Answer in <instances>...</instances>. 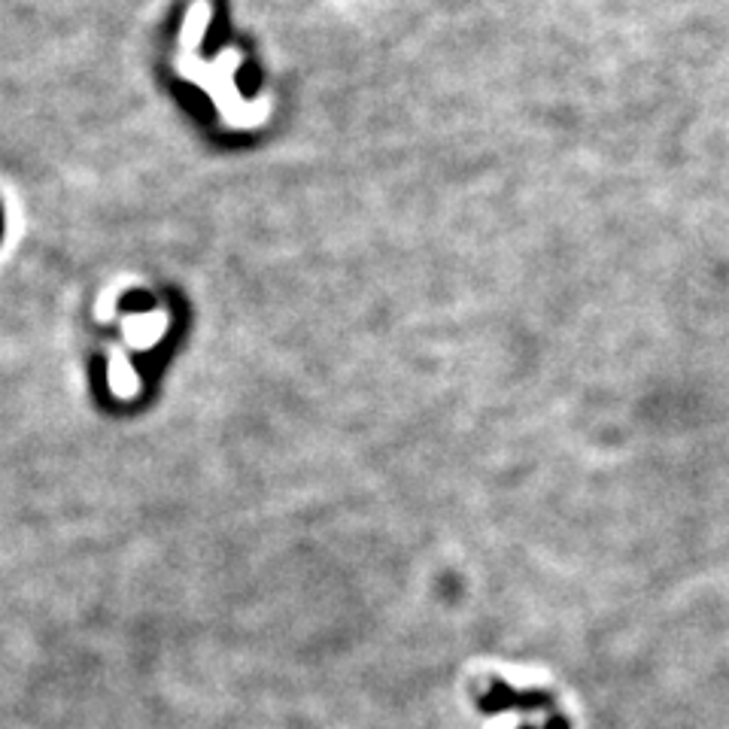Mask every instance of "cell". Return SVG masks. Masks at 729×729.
<instances>
[{
    "label": "cell",
    "instance_id": "cell-2",
    "mask_svg": "<svg viewBox=\"0 0 729 729\" xmlns=\"http://www.w3.org/2000/svg\"><path fill=\"white\" fill-rule=\"evenodd\" d=\"M517 729H569V720H565L562 715H550V717H547L545 727H532V724H523V727H517Z\"/></svg>",
    "mask_w": 729,
    "mask_h": 729
},
{
    "label": "cell",
    "instance_id": "cell-1",
    "mask_svg": "<svg viewBox=\"0 0 729 729\" xmlns=\"http://www.w3.org/2000/svg\"><path fill=\"white\" fill-rule=\"evenodd\" d=\"M478 711L486 717L508 715V711H520V715L550 711V715H557V711H553V699H550L545 691H514L502 677H493L490 691L478 699Z\"/></svg>",
    "mask_w": 729,
    "mask_h": 729
}]
</instances>
